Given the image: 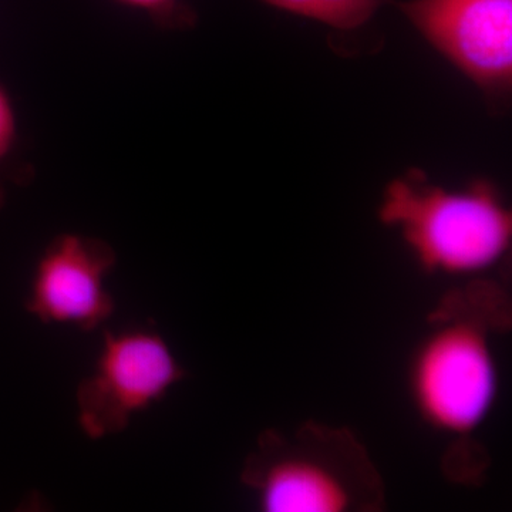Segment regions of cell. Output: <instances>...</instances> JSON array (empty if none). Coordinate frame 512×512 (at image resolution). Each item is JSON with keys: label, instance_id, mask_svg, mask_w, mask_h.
I'll use <instances>...</instances> for the list:
<instances>
[{"label": "cell", "instance_id": "obj_5", "mask_svg": "<svg viewBox=\"0 0 512 512\" xmlns=\"http://www.w3.org/2000/svg\"><path fill=\"white\" fill-rule=\"evenodd\" d=\"M399 9L484 93H510L512 0H406Z\"/></svg>", "mask_w": 512, "mask_h": 512}, {"label": "cell", "instance_id": "obj_1", "mask_svg": "<svg viewBox=\"0 0 512 512\" xmlns=\"http://www.w3.org/2000/svg\"><path fill=\"white\" fill-rule=\"evenodd\" d=\"M379 214L430 272L478 274L510 249L511 212L485 181L448 190L412 170L387 185Z\"/></svg>", "mask_w": 512, "mask_h": 512}, {"label": "cell", "instance_id": "obj_6", "mask_svg": "<svg viewBox=\"0 0 512 512\" xmlns=\"http://www.w3.org/2000/svg\"><path fill=\"white\" fill-rule=\"evenodd\" d=\"M116 252L101 239L57 235L37 259L26 309L49 325L93 330L114 311L106 279Z\"/></svg>", "mask_w": 512, "mask_h": 512}, {"label": "cell", "instance_id": "obj_4", "mask_svg": "<svg viewBox=\"0 0 512 512\" xmlns=\"http://www.w3.org/2000/svg\"><path fill=\"white\" fill-rule=\"evenodd\" d=\"M183 377V367L156 330L106 333L92 375L77 390L83 433L90 439L120 433L131 417L160 402Z\"/></svg>", "mask_w": 512, "mask_h": 512}, {"label": "cell", "instance_id": "obj_3", "mask_svg": "<svg viewBox=\"0 0 512 512\" xmlns=\"http://www.w3.org/2000/svg\"><path fill=\"white\" fill-rule=\"evenodd\" d=\"M414 403L437 430L468 434L494 406L498 375L484 326L450 318L421 343L410 370Z\"/></svg>", "mask_w": 512, "mask_h": 512}, {"label": "cell", "instance_id": "obj_2", "mask_svg": "<svg viewBox=\"0 0 512 512\" xmlns=\"http://www.w3.org/2000/svg\"><path fill=\"white\" fill-rule=\"evenodd\" d=\"M244 483L268 512H343L369 505L373 471L348 437L266 436L245 464Z\"/></svg>", "mask_w": 512, "mask_h": 512}, {"label": "cell", "instance_id": "obj_7", "mask_svg": "<svg viewBox=\"0 0 512 512\" xmlns=\"http://www.w3.org/2000/svg\"><path fill=\"white\" fill-rule=\"evenodd\" d=\"M271 8L284 10L325 23L330 28L352 30L365 25L390 0H258Z\"/></svg>", "mask_w": 512, "mask_h": 512}, {"label": "cell", "instance_id": "obj_9", "mask_svg": "<svg viewBox=\"0 0 512 512\" xmlns=\"http://www.w3.org/2000/svg\"><path fill=\"white\" fill-rule=\"evenodd\" d=\"M117 5L146 16L161 30H188L197 25V12L188 0H113Z\"/></svg>", "mask_w": 512, "mask_h": 512}, {"label": "cell", "instance_id": "obj_8", "mask_svg": "<svg viewBox=\"0 0 512 512\" xmlns=\"http://www.w3.org/2000/svg\"><path fill=\"white\" fill-rule=\"evenodd\" d=\"M22 147L18 109L12 94L0 82V210L6 201L10 184H23L29 177L28 168L20 165Z\"/></svg>", "mask_w": 512, "mask_h": 512}]
</instances>
